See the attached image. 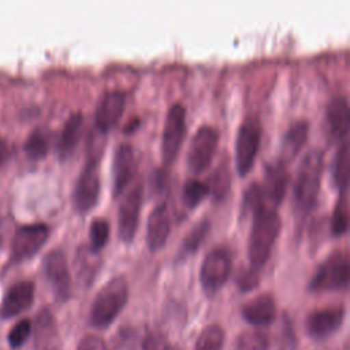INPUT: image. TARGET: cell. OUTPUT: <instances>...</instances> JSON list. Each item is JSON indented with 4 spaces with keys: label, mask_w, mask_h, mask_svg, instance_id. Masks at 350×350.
<instances>
[{
    "label": "cell",
    "mask_w": 350,
    "mask_h": 350,
    "mask_svg": "<svg viewBox=\"0 0 350 350\" xmlns=\"http://www.w3.org/2000/svg\"><path fill=\"white\" fill-rule=\"evenodd\" d=\"M252 228L247 242V256L250 267L260 269L268 260L273 243L280 231V216L278 209L267 201L260 202L252 209Z\"/></svg>",
    "instance_id": "6da1fadb"
},
{
    "label": "cell",
    "mask_w": 350,
    "mask_h": 350,
    "mask_svg": "<svg viewBox=\"0 0 350 350\" xmlns=\"http://www.w3.org/2000/svg\"><path fill=\"white\" fill-rule=\"evenodd\" d=\"M323 174V154L317 149L308 150L301 159L293 189L294 208L299 213L310 212L320 191Z\"/></svg>",
    "instance_id": "7a4b0ae2"
},
{
    "label": "cell",
    "mask_w": 350,
    "mask_h": 350,
    "mask_svg": "<svg viewBox=\"0 0 350 350\" xmlns=\"http://www.w3.org/2000/svg\"><path fill=\"white\" fill-rule=\"evenodd\" d=\"M129 299V284L123 276H115L108 280L96 294L89 321L94 328L104 329L109 327L124 308Z\"/></svg>",
    "instance_id": "3957f363"
},
{
    "label": "cell",
    "mask_w": 350,
    "mask_h": 350,
    "mask_svg": "<svg viewBox=\"0 0 350 350\" xmlns=\"http://www.w3.org/2000/svg\"><path fill=\"white\" fill-rule=\"evenodd\" d=\"M350 276L349 256L345 250H334L316 268L309 282L310 291H332L346 288Z\"/></svg>",
    "instance_id": "277c9868"
},
{
    "label": "cell",
    "mask_w": 350,
    "mask_h": 350,
    "mask_svg": "<svg viewBox=\"0 0 350 350\" xmlns=\"http://www.w3.org/2000/svg\"><path fill=\"white\" fill-rule=\"evenodd\" d=\"M100 194V172L98 161L96 157L86 160L81 170L74 189H72V206L78 213L89 212L98 200Z\"/></svg>",
    "instance_id": "5b68a950"
},
{
    "label": "cell",
    "mask_w": 350,
    "mask_h": 350,
    "mask_svg": "<svg viewBox=\"0 0 350 350\" xmlns=\"http://www.w3.org/2000/svg\"><path fill=\"white\" fill-rule=\"evenodd\" d=\"M261 139L260 122L249 116L238 127L235 141V165L239 175H246L253 167Z\"/></svg>",
    "instance_id": "8992f818"
},
{
    "label": "cell",
    "mask_w": 350,
    "mask_h": 350,
    "mask_svg": "<svg viewBox=\"0 0 350 350\" xmlns=\"http://www.w3.org/2000/svg\"><path fill=\"white\" fill-rule=\"evenodd\" d=\"M186 131V108L182 103H174L165 115L161 134V157L171 164L176 157Z\"/></svg>",
    "instance_id": "52a82bcc"
},
{
    "label": "cell",
    "mask_w": 350,
    "mask_h": 350,
    "mask_svg": "<svg viewBox=\"0 0 350 350\" xmlns=\"http://www.w3.org/2000/svg\"><path fill=\"white\" fill-rule=\"evenodd\" d=\"M231 271V258L226 249L213 247L201 262L200 282L206 294H215L227 282Z\"/></svg>",
    "instance_id": "ba28073f"
},
{
    "label": "cell",
    "mask_w": 350,
    "mask_h": 350,
    "mask_svg": "<svg viewBox=\"0 0 350 350\" xmlns=\"http://www.w3.org/2000/svg\"><path fill=\"white\" fill-rule=\"evenodd\" d=\"M142 182L137 180L130 186V189L123 194L119 208H118V235L119 238L129 243L133 241L141 212L142 204Z\"/></svg>",
    "instance_id": "9c48e42d"
},
{
    "label": "cell",
    "mask_w": 350,
    "mask_h": 350,
    "mask_svg": "<svg viewBox=\"0 0 350 350\" xmlns=\"http://www.w3.org/2000/svg\"><path fill=\"white\" fill-rule=\"evenodd\" d=\"M219 141L217 130L211 124L200 126L187 149V167L193 172H201L212 160Z\"/></svg>",
    "instance_id": "30bf717a"
},
{
    "label": "cell",
    "mask_w": 350,
    "mask_h": 350,
    "mask_svg": "<svg viewBox=\"0 0 350 350\" xmlns=\"http://www.w3.org/2000/svg\"><path fill=\"white\" fill-rule=\"evenodd\" d=\"M49 227L45 223H30L18 227L11 238V258L21 261L36 254L45 243Z\"/></svg>",
    "instance_id": "8fae6325"
},
{
    "label": "cell",
    "mask_w": 350,
    "mask_h": 350,
    "mask_svg": "<svg viewBox=\"0 0 350 350\" xmlns=\"http://www.w3.org/2000/svg\"><path fill=\"white\" fill-rule=\"evenodd\" d=\"M42 269L55 295L66 301L71 294V272L66 254L60 249H52L42 258Z\"/></svg>",
    "instance_id": "7c38bea8"
},
{
    "label": "cell",
    "mask_w": 350,
    "mask_h": 350,
    "mask_svg": "<svg viewBox=\"0 0 350 350\" xmlns=\"http://www.w3.org/2000/svg\"><path fill=\"white\" fill-rule=\"evenodd\" d=\"M345 320L343 305H329L314 309L306 317V331L313 339H325L332 335Z\"/></svg>",
    "instance_id": "4fadbf2b"
},
{
    "label": "cell",
    "mask_w": 350,
    "mask_h": 350,
    "mask_svg": "<svg viewBox=\"0 0 350 350\" xmlns=\"http://www.w3.org/2000/svg\"><path fill=\"white\" fill-rule=\"evenodd\" d=\"M126 104V94L120 89H109L104 92V94L100 97L96 113H94V122L100 131L105 133L111 130L118 120L120 119L123 109Z\"/></svg>",
    "instance_id": "5bb4252c"
},
{
    "label": "cell",
    "mask_w": 350,
    "mask_h": 350,
    "mask_svg": "<svg viewBox=\"0 0 350 350\" xmlns=\"http://www.w3.org/2000/svg\"><path fill=\"white\" fill-rule=\"evenodd\" d=\"M135 161L134 149L127 142L116 145L112 157V194L118 197L124 191L134 176Z\"/></svg>",
    "instance_id": "9a60e30c"
},
{
    "label": "cell",
    "mask_w": 350,
    "mask_h": 350,
    "mask_svg": "<svg viewBox=\"0 0 350 350\" xmlns=\"http://www.w3.org/2000/svg\"><path fill=\"white\" fill-rule=\"evenodd\" d=\"M287 180H288V175L282 160L269 163L265 165L264 182L261 185V189H262L265 201L269 205L276 208L280 204L286 193Z\"/></svg>",
    "instance_id": "2e32d148"
},
{
    "label": "cell",
    "mask_w": 350,
    "mask_h": 350,
    "mask_svg": "<svg viewBox=\"0 0 350 350\" xmlns=\"http://www.w3.org/2000/svg\"><path fill=\"white\" fill-rule=\"evenodd\" d=\"M170 215L164 202L157 204L148 216L146 224V243L152 252L161 249L170 235Z\"/></svg>",
    "instance_id": "e0dca14e"
},
{
    "label": "cell",
    "mask_w": 350,
    "mask_h": 350,
    "mask_svg": "<svg viewBox=\"0 0 350 350\" xmlns=\"http://www.w3.org/2000/svg\"><path fill=\"white\" fill-rule=\"evenodd\" d=\"M325 130L331 139L340 141L349 131V104L345 96H335L325 109Z\"/></svg>",
    "instance_id": "ac0fdd59"
},
{
    "label": "cell",
    "mask_w": 350,
    "mask_h": 350,
    "mask_svg": "<svg viewBox=\"0 0 350 350\" xmlns=\"http://www.w3.org/2000/svg\"><path fill=\"white\" fill-rule=\"evenodd\" d=\"M241 313L252 325H268L276 317V304L271 294H258L242 305Z\"/></svg>",
    "instance_id": "d6986e66"
},
{
    "label": "cell",
    "mask_w": 350,
    "mask_h": 350,
    "mask_svg": "<svg viewBox=\"0 0 350 350\" xmlns=\"http://www.w3.org/2000/svg\"><path fill=\"white\" fill-rule=\"evenodd\" d=\"M34 297V283L31 280H22L15 283L4 295L0 305L1 317H12L29 308Z\"/></svg>",
    "instance_id": "ffe728a7"
},
{
    "label": "cell",
    "mask_w": 350,
    "mask_h": 350,
    "mask_svg": "<svg viewBox=\"0 0 350 350\" xmlns=\"http://www.w3.org/2000/svg\"><path fill=\"white\" fill-rule=\"evenodd\" d=\"M82 124H83V116H82V112L79 111L70 113V116L66 119L60 130L57 145H56L57 153L62 159L70 156L74 148L77 146L82 134Z\"/></svg>",
    "instance_id": "44dd1931"
},
{
    "label": "cell",
    "mask_w": 350,
    "mask_h": 350,
    "mask_svg": "<svg viewBox=\"0 0 350 350\" xmlns=\"http://www.w3.org/2000/svg\"><path fill=\"white\" fill-rule=\"evenodd\" d=\"M309 131V122L305 119L294 120L283 133L280 152L284 160H291L304 146Z\"/></svg>",
    "instance_id": "7402d4cb"
},
{
    "label": "cell",
    "mask_w": 350,
    "mask_h": 350,
    "mask_svg": "<svg viewBox=\"0 0 350 350\" xmlns=\"http://www.w3.org/2000/svg\"><path fill=\"white\" fill-rule=\"evenodd\" d=\"M98 252L90 249V246H82L75 257V271L78 280L85 286H90L94 280L96 273L100 268V260L97 257Z\"/></svg>",
    "instance_id": "603a6c76"
},
{
    "label": "cell",
    "mask_w": 350,
    "mask_h": 350,
    "mask_svg": "<svg viewBox=\"0 0 350 350\" xmlns=\"http://www.w3.org/2000/svg\"><path fill=\"white\" fill-rule=\"evenodd\" d=\"M211 228V221L208 217H202L200 221H197L189 232L183 237L180 246L178 249V260H182L190 254H193L204 242L205 237L208 235Z\"/></svg>",
    "instance_id": "cb8c5ba5"
},
{
    "label": "cell",
    "mask_w": 350,
    "mask_h": 350,
    "mask_svg": "<svg viewBox=\"0 0 350 350\" xmlns=\"http://www.w3.org/2000/svg\"><path fill=\"white\" fill-rule=\"evenodd\" d=\"M331 175L335 186L342 190H347L349 183V144L347 141H342L332 160Z\"/></svg>",
    "instance_id": "d4e9b609"
},
{
    "label": "cell",
    "mask_w": 350,
    "mask_h": 350,
    "mask_svg": "<svg viewBox=\"0 0 350 350\" xmlns=\"http://www.w3.org/2000/svg\"><path fill=\"white\" fill-rule=\"evenodd\" d=\"M224 331L217 324L206 325L196 340L194 350H223Z\"/></svg>",
    "instance_id": "484cf974"
},
{
    "label": "cell",
    "mask_w": 350,
    "mask_h": 350,
    "mask_svg": "<svg viewBox=\"0 0 350 350\" xmlns=\"http://www.w3.org/2000/svg\"><path fill=\"white\" fill-rule=\"evenodd\" d=\"M56 336V324L48 309L41 310L36 321V345L45 347Z\"/></svg>",
    "instance_id": "4316f807"
},
{
    "label": "cell",
    "mask_w": 350,
    "mask_h": 350,
    "mask_svg": "<svg viewBox=\"0 0 350 350\" xmlns=\"http://www.w3.org/2000/svg\"><path fill=\"white\" fill-rule=\"evenodd\" d=\"M208 193H209V187L206 182L191 178L186 180L182 187V201L187 208L193 209L205 198Z\"/></svg>",
    "instance_id": "83f0119b"
},
{
    "label": "cell",
    "mask_w": 350,
    "mask_h": 350,
    "mask_svg": "<svg viewBox=\"0 0 350 350\" xmlns=\"http://www.w3.org/2000/svg\"><path fill=\"white\" fill-rule=\"evenodd\" d=\"M347 190L339 191L338 200L334 206L332 212V220H331V232L338 237L343 235L347 230L349 226V212H347V197H346Z\"/></svg>",
    "instance_id": "f1b7e54d"
},
{
    "label": "cell",
    "mask_w": 350,
    "mask_h": 350,
    "mask_svg": "<svg viewBox=\"0 0 350 350\" xmlns=\"http://www.w3.org/2000/svg\"><path fill=\"white\" fill-rule=\"evenodd\" d=\"M23 149L30 159H41L49 149V139L42 129H34L26 138Z\"/></svg>",
    "instance_id": "f546056e"
},
{
    "label": "cell",
    "mask_w": 350,
    "mask_h": 350,
    "mask_svg": "<svg viewBox=\"0 0 350 350\" xmlns=\"http://www.w3.org/2000/svg\"><path fill=\"white\" fill-rule=\"evenodd\" d=\"M268 336L261 331H245L235 340V350H267Z\"/></svg>",
    "instance_id": "4dcf8cb0"
},
{
    "label": "cell",
    "mask_w": 350,
    "mask_h": 350,
    "mask_svg": "<svg viewBox=\"0 0 350 350\" xmlns=\"http://www.w3.org/2000/svg\"><path fill=\"white\" fill-rule=\"evenodd\" d=\"M109 238V224L104 217H94L89 227L90 249L100 252V249L108 242Z\"/></svg>",
    "instance_id": "1f68e13d"
},
{
    "label": "cell",
    "mask_w": 350,
    "mask_h": 350,
    "mask_svg": "<svg viewBox=\"0 0 350 350\" xmlns=\"http://www.w3.org/2000/svg\"><path fill=\"white\" fill-rule=\"evenodd\" d=\"M230 185V175H228V168L226 164L219 165L215 172L211 176V183H208L209 191H213V196L216 198H223V196L227 193Z\"/></svg>",
    "instance_id": "d6a6232c"
},
{
    "label": "cell",
    "mask_w": 350,
    "mask_h": 350,
    "mask_svg": "<svg viewBox=\"0 0 350 350\" xmlns=\"http://www.w3.org/2000/svg\"><path fill=\"white\" fill-rule=\"evenodd\" d=\"M31 332V323L29 319H22L19 320L8 332V343L12 349L21 347L27 338L30 336Z\"/></svg>",
    "instance_id": "836d02e7"
},
{
    "label": "cell",
    "mask_w": 350,
    "mask_h": 350,
    "mask_svg": "<svg viewBox=\"0 0 350 350\" xmlns=\"http://www.w3.org/2000/svg\"><path fill=\"white\" fill-rule=\"evenodd\" d=\"M258 280H260L258 269H254L250 267L247 269L239 271L237 276V286L242 291H249L258 284Z\"/></svg>",
    "instance_id": "e575fe53"
},
{
    "label": "cell",
    "mask_w": 350,
    "mask_h": 350,
    "mask_svg": "<svg viewBox=\"0 0 350 350\" xmlns=\"http://www.w3.org/2000/svg\"><path fill=\"white\" fill-rule=\"evenodd\" d=\"M142 350H171L168 339L160 332H149L142 340Z\"/></svg>",
    "instance_id": "d590c367"
},
{
    "label": "cell",
    "mask_w": 350,
    "mask_h": 350,
    "mask_svg": "<svg viewBox=\"0 0 350 350\" xmlns=\"http://www.w3.org/2000/svg\"><path fill=\"white\" fill-rule=\"evenodd\" d=\"M77 350H108V347L103 338L97 335H86L79 340Z\"/></svg>",
    "instance_id": "8d00e7d4"
},
{
    "label": "cell",
    "mask_w": 350,
    "mask_h": 350,
    "mask_svg": "<svg viewBox=\"0 0 350 350\" xmlns=\"http://www.w3.org/2000/svg\"><path fill=\"white\" fill-rule=\"evenodd\" d=\"M8 154V145H7V141L0 137V163L7 157Z\"/></svg>",
    "instance_id": "74e56055"
},
{
    "label": "cell",
    "mask_w": 350,
    "mask_h": 350,
    "mask_svg": "<svg viewBox=\"0 0 350 350\" xmlns=\"http://www.w3.org/2000/svg\"><path fill=\"white\" fill-rule=\"evenodd\" d=\"M138 123H139V120L135 118V119L130 120V122L124 126V130H126V131H131V130H134V129L138 126Z\"/></svg>",
    "instance_id": "f35d334b"
},
{
    "label": "cell",
    "mask_w": 350,
    "mask_h": 350,
    "mask_svg": "<svg viewBox=\"0 0 350 350\" xmlns=\"http://www.w3.org/2000/svg\"><path fill=\"white\" fill-rule=\"evenodd\" d=\"M49 350H56V349H49Z\"/></svg>",
    "instance_id": "ab89813d"
}]
</instances>
